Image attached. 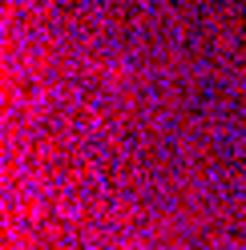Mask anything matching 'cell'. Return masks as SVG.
Returning a JSON list of instances; mask_svg holds the SVG:
<instances>
[{
	"instance_id": "6da1fadb",
	"label": "cell",
	"mask_w": 246,
	"mask_h": 250,
	"mask_svg": "<svg viewBox=\"0 0 246 250\" xmlns=\"http://www.w3.org/2000/svg\"><path fill=\"white\" fill-rule=\"evenodd\" d=\"M121 250H137V246H121Z\"/></svg>"
}]
</instances>
